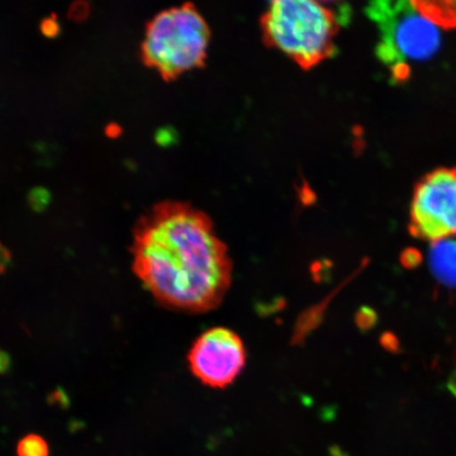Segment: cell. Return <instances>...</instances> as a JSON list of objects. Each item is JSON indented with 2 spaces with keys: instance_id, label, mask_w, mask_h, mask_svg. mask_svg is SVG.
Masks as SVG:
<instances>
[{
  "instance_id": "1",
  "label": "cell",
  "mask_w": 456,
  "mask_h": 456,
  "mask_svg": "<svg viewBox=\"0 0 456 456\" xmlns=\"http://www.w3.org/2000/svg\"><path fill=\"white\" fill-rule=\"evenodd\" d=\"M134 272L159 304L207 313L224 301L232 262L207 215L178 202L156 205L136 224Z\"/></svg>"
},
{
  "instance_id": "2",
  "label": "cell",
  "mask_w": 456,
  "mask_h": 456,
  "mask_svg": "<svg viewBox=\"0 0 456 456\" xmlns=\"http://www.w3.org/2000/svg\"><path fill=\"white\" fill-rule=\"evenodd\" d=\"M347 12L312 0H277L262 17V31L267 44L309 69L335 53Z\"/></svg>"
},
{
  "instance_id": "3",
  "label": "cell",
  "mask_w": 456,
  "mask_h": 456,
  "mask_svg": "<svg viewBox=\"0 0 456 456\" xmlns=\"http://www.w3.org/2000/svg\"><path fill=\"white\" fill-rule=\"evenodd\" d=\"M209 39L208 22L195 5L164 10L147 25L142 60L164 78L173 79L203 66Z\"/></svg>"
},
{
  "instance_id": "4",
  "label": "cell",
  "mask_w": 456,
  "mask_h": 456,
  "mask_svg": "<svg viewBox=\"0 0 456 456\" xmlns=\"http://www.w3.org/2000/svg\"><path fill=\"white\" fill-rule=\"evenodd\" d=\"M367 13L380 31L376 53L391 70L407 65V61L430 59L441 47L438 25L414 2L370 3Z\"/></svg>"
},
{
  "instance_id": "5",
  "label": "cell",
  "mask_w": 456,
  "mask_h": 456,
  "mask_svg": "<svg viewBox=\"0 0 456 456\" xmlns=\"http://www.w3.org/2000/svg\"><path fill=\"white\" fill-rule=\"evenodd\" d=\"M410 232L433 242L456 235V168L432 171L416 186Z\"/></svg>"
},
{
  "instance_id": "6",
  "label": "cell",
  "mask_w": 456,
  "mask_h": 456,
  "mask_svg": "<svg viewBox=\"0 0 456 456\" xmlns=\"http://www.w3.org/2000/svg\"><path fill=\"white\" fill-rule=\"evenodd\" d=\"M187 361L191 373L203 385L224 389L242 372L247 350L233 330L213 328L199 336L188 353Z\"/></svg>"
},
{
  "instance_id": "7",
  "label": "cell",
  "mask_w": 456,
  "mask_h": 456,
  "mask_svg": "<svg viewBox=\"0 0 456 456\" xmlns=\"http://www.w3.org/2000/svg\"><path fill=\"white\" fill-rule=\"evenodd\" d=\"M433 275L442 284L456 289V240L444 239L433 242L429 250Z\"/></svg>"
},
{
  "instance_id": "8",
  "label": "cell",
  "mask_w": 456,
  "mask_h": 456,
  "mask_svg": "<svg viewBox=\"0 0 456 456\" xmlns=\"http://www.w3.org/2000/svg\"><path fill=\"white\" fill-rule=\"evenodd\" d=\"M421 12L442 27H456V2H414Z\"/></svg>"
},
{
  "instance_id": "9",
  "label": "cell",
  "mask_w": 456,
  "mask_h": 456,
  "mask_svg": "<svg viewBox=\"0 0 456 456\" xmlns=\"http://www.w3.org/2000/svg\"><path fill=\"white\" fill-rule=\"evenodd\" d=\"M19 456H49L47 442L37 435H28L19 443L17 446Z\"/></svg>"
},
{
  "instance_id": "10",
  "label": "cell",
  "mask_w": 456,
  "mask_h": 456,
  "mask_svg": "<svg viewBox=\"0 0 456 456\" xmlns=\"http://www.w3.org/2000/svg\"><path fill=\"white\" fill-rule=\"evenodd\" d=\"M421 256L415 249H408L406 254H403V264L407 267H414L420 262Z\"/></svg>"
},
{
  "instance_id": "11",
  "label": "cell",
  "mask_w": 456,
  "mask_h": 456,
  "mask_svg": "<svg viewBox=\"0 0 456 456\" xmlns=\"http://www.w3.org/2000/svg\"><path fill=\"white\" fill-rule=\"evenodd\" d=\"M49 200V193L44 190H36L31 195V202L34 207H43L44 204L47 203Z\"/></svg>"
},
{
  "instance_id": "12",
  "label": "cell",
  "mask_w": 456,
  "mask_h": 456,
  "mask_svg": "<svg viewBox=\"0 0 456 456\" xmlns=\"http://www.w3.org/2000/svg\"><path fill=\"white\" fill-rule=\"evenodd\" d=\"M9 262V254L7 250H5L2 245H0V271L4 270L5 265H7Z\"/></svg>"
},
{
  "instance_id": "13",
  "label": "cell",
  "mask_w": 456,
  "mask_h": 456,
  "mask_svg": "<svg viewBox=\"0 0 456 456\" xmlns=\"http://www.w3.org/2000/svg\"><path fill=\"white\" fill-rule=\"evenodd\" d=\"M330 453L332 456H346L345 453H342L339 449H330Z\"/></svg>"
}]
</instances>
